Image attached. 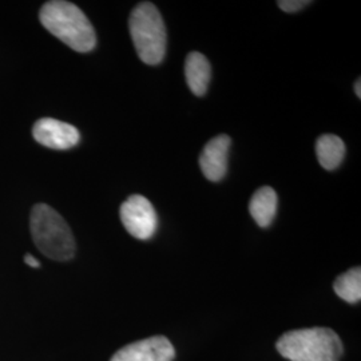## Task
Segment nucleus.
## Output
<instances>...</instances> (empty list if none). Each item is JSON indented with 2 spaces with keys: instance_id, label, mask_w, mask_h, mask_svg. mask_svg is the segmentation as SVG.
<instances>
[{
  "instance_id": "nucleus-1",
  "label": "nucleus",
  "mask_w": 361,
  "mask_h": 361,
  "mask_svg": "<svg viewBox=\"0 0 361 361\" xmlns=\"http://www.w3.org/2000/svg\"><path fill=\"white\" fill-rule=\"evenodd\" d=\"M43 27L78 52H89L97 44V35L89 18L70 1L46 3L39 13Z\"/></svg>"
},
{
  "instance_id": "nucleus-2",
  "label": "nucleus",
  "mask_w": 361,
  "mask_h": 361,
  "mask_svg": "<svg viewBox=\"0 0 361 361\" xmlns=\"http://www.w3.org/2000/svg\"><path fill=\"white\" fill-rule=\"evenodd\" d=\"M276 348L289 361H338L344 352L338 335L324 326L289 331L279 338Z\"/></svg>"
},
{
  "instance_id": "nucleus-3",
  "label": "nucleus",
  "mask_w": 361,
  "mask_h": 361,
  "mask_svg": "<svg viewBox=\"0 0 361 361\" xmlns=\"http://www.w3.org/2000/svg\"><path fill=\"white\" fill-rule=\"evenodd\" d=\"M31 235L39 250L55 261H68L75 255V240L65 219L51 207L38 204L31 210Z\"/></svg>"
},
{
  "instance_id": "nucleus-4",
  "label": "nucleus",
  "mask_w": 361,
  "mask_h": 361,
  "mask_svg": "<svg viewBox=\"0 0 361 361\" xmlns=\"http://www.w3.org/2000/svg\"><path fill=\"white\" fill-rule=\"evenodd\" d=\"M130 35L140 59L146 65H159L166 52V28L153 3L143 1L130 13Z\"/></svg>"
},
{
  "instance_id": "nucleus-5",
  "label": "nucleus",
  "mask_w": 361,
  "mask_h": 361,
  "mask_svg": "<svg viewBox=\"0 0 361 361\" xmlns=\"http://www.w3.org/2000/svg\"><path fill=\"white\" fill-rule=\"evenodd\" d=\"M121 221L130 235L137 240H150L158 228V217L152 202L143 195H130L119 209Z\"/></svg>"
},
{
  "instance_id": "nucleus-6",
  "label": "nucleus",
  "mask_w": 361,
  "mask_h": 361,
  "mask_svg": "<svg viewBox=\"0 0 361 361\" xmlns=\"http://www.w3.org/2000/svg\"><path fill=\"white\" fill-rule=\"evenodd\" d=\"M176 349L165 336H153L119 349L110 361H173Z\"/></svg>"
},
{
  "instance_id": "nucleus-7",
  "label": "nucleus",
  "mask_w": 361,
  "mask_h": 361,
  "mask_svg": "<svg viewBox=\"0 0 361 361\" xmlns=\"http://www.w3.org/2000/svg\"><path fill=\"white\" fill-rule=\"evenodd\" d=\"M32 135L37 142L55 150L71 149L77 146L80 140V134L75 126L54 118H42L37 121L32 128Z\"/></svg>"
},
{
  "instance_id": "nucleus-8",
  "label": "nucleus",
  "mask_w": 361,
  "mask_h": 361,
  "mask_svg": "<svg viewBox=\"0 0 361 361\" xmlns=\"http://www.w3.org/2000/svg\"><path fill=\"white\" fill-rule=\"evenodd\" d=\"M229 147L231 138L225 134H221L205 145L200 157V166L207 180L219 182L225 177L228 170Z\"/></svg>"
},
{
  "instance_id": "nucleus-9",
  "label": "nucleus",
  "mask_w": 361,
  "mask_h": 361,
  "mask_svg": "<svg viewBox=\"0 0 361 361\" xmlns=\"http://www.w3.org/2000/svg\"><path fill=\"white\" fill-rule=\"evenodd\" d=\"M185 77L194 95H205L212 77V67L207 56L201 52H190L185 62Z\"/></svg>"
},
{
  "instance_id": "nucleus-10",
  "label": "nucleus",
  "mask_w": 361,
  "mask_h": 361,
  "mask_svg": "<svg viewBox=\"0 0 361 361\" xmlns=\"http://www.w3.org/2000/svg\"><path fill=\"white\" fill-rule=\"evenodd\" d=\"M277 194L269 186L259 188L253 194L249 202V212L259 228H268L273 222L277 213Z\"/></svg>"
},
{
  "instance_id": "nucleus-11",
  "label": "nucleus",
  "mask_w": 361,
  "mask_h": 361,
  "mask_svg": "<svg viewBox=\"0 0 361 361\" xmlns=\"http://www.w3.org/2000/svg\"><path fill=\"white\" fill-rule=\"evenodd\" d=\"M316 154L324 169L335 170L344 159L345 145L337 135L324 134L316 143Z\"/></svg>"
},
{
  "instance_id": "nucleus-12",
  "label": "nucleus",
  "mask_w": 361,
  "mask_h": 361,
  "mask_svg": "<svg viewBox=\"0 0 361 361\" xmlns=\"http://www.w3.org/2000/svg\"><path fill=\"white\" fill-rule=\"evenodd\" d=\"M334 290L341 300L349 304H357L361 300L360 268H352L340 274L334 283Z\"/></svg>"
},
{
  "instance_id": "nucleus-13",
  "label": "nucleus",
  "mask_w": 361,
  "mask_h": 361,
  "mask_svg": "<svg viewBox=\"0 0 361 361\" xmlns=\"http://www.w3.org/2000/svg\"><path fill=\"white\" fill-rule=\"evenodd\" d=\"M280 10H283L285 13H297L300 10H302L304 7L310 6V0H280L279 3Z\"/></svg>"
},
{
  "instance_id": "nucleus-14",
  "label": "nucleus",
  "mask_w": 361,
  "mask_h": 361,
  "mask_svg": "<svg viewBox=\"0 0 361 361\" xmlns=\"http://www.w3.org/2000/svg\"><path fill=\"white\" fill-rule=\"evenodd\" d=\"M25 262H26L30 268H39L40 267V262L32 255H26L25 256Z\"/></svg>"
},
{
  "instance_id": "nucleus-15",
  "label": "nucleus",
  "mask_w": 361,
  "mask_h": 361,
  "mask_svg": "<svg viewBox=\"0 0 361 361\" xmlns=\"http://www.w3.org/2000/svg\"><path fill=\"white\" fill-rule=\"evenodd\" d=\"M355 92L359 98H361V79H357L355 83Z\"/></svg>"
}]
</instances>
